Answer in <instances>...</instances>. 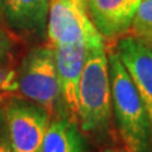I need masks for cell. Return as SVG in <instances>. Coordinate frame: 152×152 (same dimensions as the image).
I'll return each instance as SVG.
<instances>
[{"mask_svg": "<svg viewBox=\"0 0 152 152\" xmlns=\"http://www.w3.org/2000/svg\"><path fill=\"white\" fill-rule=\"evenodd\" d=\"M77 123L81 131L107 129L112 118V90L105 43L88 48L79 85Z\"/></svg>", "mask_w": 152, "mask_h": 152, "instance_id": "3", "label": "cell"}, {"mask_svg": "<svg viewBox=\"0 0 152 152\" xmlns=\"http://www.w3.org/2000/svg\"><path fill=\"white\" fill-rule=\"evenodd\" d=\"M13 152H41L51 117L41 105L23 98L1 104Z\"/></svg>", "mask_w": 152, "mask_h": 152, "instance_id": "5", "label": "cell"}, {"mask_svg": "<svg viewBox=\"0 0 152 152\" xmlns=\"http://www.w3.org/2000/svg\"><path fill=\"white\" fill-rule=\"evenodd\" d=\"M142 0H85L89 17L104 39H118L131 31Z\"/></svg>", "mask_w": 152, "mask_h": 152, "instance_id": "8", "label": "cell"}, {"mask_svg": "<svg viewBox=\"0 0 152 152\" xmlns=\"http://www.w3.org/2000/svg\"><path fill=\"white\" fill-rule=\"evenodd\" d=\"M112 110L123 142L131 152H151V129L145 105L115 50L108 52Z\"/></svg>", "mask_w": 152, "mask_h": 152, "instance_id": "1", "label": "cell"}, {"mask_svg": "<svg viewBox=\"0 0 152 152\" xmlns=\"http://www.w3.org/2000/svg\"><path fill=\"white\" fill-rule=\"evenodd\" d=\"M50 0H0V17L18 33L46 31Z\"/></svg>", "mask_w": 152, "mask_h": 152, "instance_id": "9", "label": "cell"}, {"mask_svg": "<svg viewBox=\"0 0 152 152\" xmlns=\"http://www.w3.org/2000/svg\"><path fill=\"white\" fill-rule=\"evenodd\" d=\"M88 48L89 46L86 43H81V42L55 47L61 99H62L64 107L69 117L76 123H77L79 113V85Z\"/></svg>", "mask_w": 152, "mask_h": 152, "instance_id": "7", "label": "cell"}, {"mask_svg": "<svg viewBox=\"0 0 152 152\" xmlns=\"http://www.w3.org/2000/svg\"><path fill=\"white\" fill-rule=\"evenodd\" d=\"M126 151H127V152H131V151H128V150H126Z\"/></svg>", "mask_w": 152, "mask_h": 152, "instance_id": "17", "label": "cell"}, {"mask_svg": "<svg viewBox=\"0 0 152 152\" xmlns=\"http://www.w3.org/2000/svg\"><path fill=\"white\" fill-rule=\"evenodd\" d=\"M13 74H14V72L12 71L10 74H7V76H5V75H0V90H1L4 86H5V84L13 77Z\"/></svg>", "mask_w": 152, "mask_h": 152, "instance_id": "15", "label": "cell"}, {"mask_svg": "<svg viewBox=\"0 0 152 152\" xmlns=\"http://www.w3.org/2000/svg\"><path fill=\"white\" fill-rule=\"evenodd\" d=\"M10 39L5 32L0 28V65L5 62V60L8 58L9 53H10Z\"/></svg>", "mask_w": 152, "mask_h": 152, "instance_id": "14", "label": "cell"}, {"mask_svg": "<svg viewBox=\"0 0 152 152\" xmlns=\"http://www.w3.org/2000/svg\"><path fill=\"white\" fill-rule=\"evenodd\" d=\"M0 152H13V147L10 143V138H9V133L1 105H0Z\"/></svg>", "mask_w": 152, "mask_h": 152, "instance_id": "12", "label": "cell"}, {"mask_svg": "<svg viewBox=\"0 0 152 152\" xmlns=\"http://www.w3.org/2000/svg\"><path fill=\"white\" fill-rule=\"evenodd\" d=\"M132 27H152V0H142Z\"/></svg>", "mask_w": 152, "mask_h": 152, "instance_id": "11", "label": "cell"}, {"mask_svg": "<svg viewBox=\"0 0 152 152\" xmlns=\"http://www.w3.org/2000/svg\"><path fill=\"white\" fill-rule=\"evenodd\" d=\"M41 152H88L81 128L69 117L51 118Z\"/></svg>", "mask_w": 152, "mask_h": 152, "instance_id": "10", "label": "cell"}, {"mask_svg": "<svg viewBox=\"0 0 152 152\" xmlns=\"http://www.w3.org/2000/svg\"><path fill=\"white\" fill-rule=\"evenodd\" d=\"M46 33L52 47L80 42L89 47L104 43L89 17L85 0H50Z\"/></svg>", "mask_w": 152, "mask_h": 152, "instance_id": "4", "label": "cell"}, {"mask_svg": "<svg viewBox=\"0 0 152 152\" xmlns=\"http://www.w3.org/2000/svg\"><path fill=\"white\" fill-rule=\"evenodd\" d=\"M131 36L137 38L152 51V27H132Z\"/></svg>", "mask_w": 152, "mask_h": 152, "instance_id": "13", "label": "cell"}, {"mask_svg": "<svg viewBox=\"0 0 152 152\" xmlns=\"http://www.w3.org/2000/svg\"><path fill=\"white\" fill-rule=\"evenodd\" d=\"M114 50L129 74L145 105L152 143V51L131 34L118 38Z\"/></svg>", "mask_w": 152, "mask_h": 152, "instance_id": "6", "label": "cell"}, {"mask_svg": "<svg viewBox=\"0 0 152 152\" xmlns=\"http://www.w3.org/2000/svg\"><path fill=\"white\" fill-rule=\"evenodd\" d=\"M5 90H15L19 98L41 105L51 118L69 117L61 99L56 51L51 45L37 46L28 52Z\"/></svg>", "mask_w": 152, "mask_h": 152, "instance_id": "2", "label": "cell"}, {"mask_svg": "<svg viewBox=\"0 0 152 152\" xmlns=\"http://www.w3.org/2000/svg\"><path fill=\"white\" fill-rule=\"evenodd\" d=\"M102 152H127V151H121V150H115V148H107Z\"/></svg>", "mask_w": 152, "mask_h": 152, "instance_id": "16", "label": "cell"}]
</instances>
